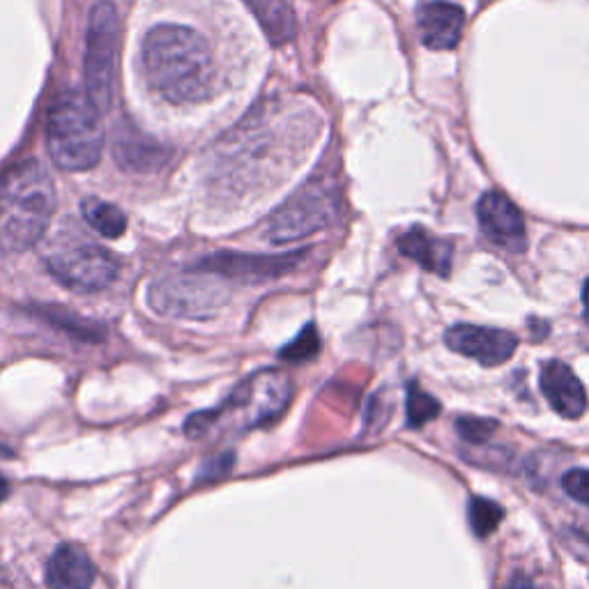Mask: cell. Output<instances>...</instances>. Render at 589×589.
<instances>
[{
	"mask_svg": "<svg viewBox=\"0 0 589 589\" xmlns=\"http://www.w3.org/2000/svg\"><path fill=\"white\" fill-rule=\"evenodd\" d=\"M31 313L42 318L44 323L54 325V327L63 330L65 334L79 338V341L97 343V341L104 338V327L102 325L86 321V318L71 313L67 309H60V307H54V304H42V307H31Z\"/></svg>",
	"mask_w": 589,
	"mask_h": 589,
	"instance_id": "ac0fdd59",
	"label": "cell"
},
{
	"mask_svg": "<svg viewBox=\"0 0 589 589\" xmlns=\"http://www.w3.org/2000/svg\"><path fill=\"white\" fill-rule=\"evenodd\" d=\"M226 281L203 273L201 267H189L185 273L168 275L151 286V307L170 318L208 321L229 302Z\"/></svg>",
	"mask_w": 589,
	"mask_h": 589,
	"instance_id": "52a82bcc",
	"label": "cell"
},
{
	"mask_svg": "<svg viewBox=\"0 0 589 589\" xmlns=\"http://www.w3.org/2000/svg\"><path fill=\"white\" fill-rule=\"evenodd\" d=\"M120 58V14L113 0H97L88 14L84 79L86 95L102 113L115 102Z\"/></svg>",
	"mask_w": 589,
	"mask_h": 589,
	"instance_id": "8992f818",
	"label": "cell"
},
{
	"mask_svg": "<svg viewBox=\"0 0 589 589\" xmlns=\"http://www.w3.org/2000/svg\"><path fill=\"white\" fill-rule=\"evenodd\" d=\"M582 318L589 327V279L585 281V288H582Z\"/></svg>",
	"mask_w": 589,
	"mask_h": 589,
	"instance_id": "4316f807",
	"label": "cell"
},
{
	"mask_svg": "<svg viewBox=\"0 0 589 589\" xmlns=\"http://www.w3.org/2000/svg\"><path fill=\"white\" fill-rule=\"evenodd\" d=\"M267 40L275 46H284L294 37V12L288 0H244Z\"/></svg>",
	"mask_w": 589,
	"mask_h": 589,
	"instance_id": "e0dca14e",
	"label": "cell"
},
{
	"mask_svg": "<svg viewBox=\"0 0 589 589\" xmlns=\"http://www.w3.org/2000/svg\"><path fill=\"white\" fill-rule=\"evenodd\" d=\"M468 515H470L473 532L477 536L486 538V536H490L500 527V523L504 519V509L493 500L473 498L470 507H468Z\"/></svg>",
	"mask_w": 589,
	"mask_h": 589,
	"instance_id": "ffe728a7",
	"label": "cell"
},
{
	"mask_svg": "<svg viewBox=\"0 0 589 589\" xmlns=\"http://www.w3.org/2000/svg\"><path fill=\"white\" fill-rule=\"evenodd\" d=\"M81 212H84L86 224L95 233H100L102 237L115 240V237H120L122 233L127 231L125 212H122L118 205H113L109 201L97 199V196H88V199L81 201Z\"/></svg>",
	"mask_w": 589,
	"mask_h": 589,
	"instance_id": "d6986e66",
	"label": "cell"
},
{
	"mask_svg": "<svg viewBox=\"0 0 589 589\" xmlns=\"http://www.w3.org/2000/svg\"><path fill=\"white\" fill-rule=\"evenodd\" d=\"M338 214V193L325 178H313L267 221V237L275 244L300 242L327 229Z\"/></svg>",
	"mask_w": 589,
	"mask_h": 589,
	"instance_id": "ba28073f",
	"label": "cell"
},
{
	"mask_svg": "<svg viewBox=\"0 0 589 589\" xmlns=\"http://www.w3.org/2000/svg\"><path fill=\"white\" fill-rule=\"evenodd\" d=\"M507 589H536V587H534V582H532L527 576L515 574V576L511 578V582H509Z\"/></svg>",
	"mask_w": 589,
	"mask_h": 589,
	"instance_id": "484cf974",
	"label": "cell"
},
{
	"mask_svg": "<svg viewBox=\"0 0 589 589\" xmlns=\"http://www.w3.org/2000/svg\"><path fill=\"white\" fill-rule=\"evenodd\" d=\"M42 260L56 281L79 292L104 290L120 277V260L71 221L46 240Z\"/></svg>",
	"mask_w": 589,
	"mask_h": 589,
	"instance_id": "5b68a950",
	"label": "cell"
},
{
	"mask_svg": "<svg viewBox=\"0 0 589 589\" xmlns=\"http://www.w3.org/2000/svg\"><path fill=\"white\" fill-rule=\"evenodd\" d=\"M8 493H10V484H8V479L3 475H0V502L8 498Z\"/></svg>",
	"mask_w": 589,
	"mask_h": 589,
	"instance_id": "83f0119b",
	"label": "cell"
},
{
	"mask_svg": "<svg viewBox=\"0 0 589 589\" xmlns=\"http://www.w3.org/2000/svg\"><path fill=\"white\" fill-rule=\"evenodd\" d=\"M46 143L52 159L63 170L97 166L104 147L102 111L81 90H63L46 115Z\"/></svg>",
	"mask_w": 589,
	"mask_h": 589,
	"instance_id": "277c9868",
	"label": "cell"
},
{
	"mask_svg": "<svg viewBox=\"0 0 589 589\" xmlns=\"http://www.w3.org/2000/svg\"><path fill=\"white\" fill-rule=\"evenodd\" d=\"M143 77L170 104L203 102L214 90V60L201 33L162 23L141 46Z\"/></svg>",
	"mask_w": 589,
	"mask_h": 589,
	"instance_id": "6da1fadb",
	"label": "cell"
},
{
	"mask_svg": "<svg viewBox=\"0 0 589 589\" xmlns=\"http://www.w3.org/2000/svg\"><path fill=\"white\" fill-rule=\"evenodd\" d=\"M0 456H10V449H5V447H0Z\"/></svg>",
	"mask_w": 589,
	"mask_h": 589,
	"instance_id": "f1b7e54d",
	"label": "cell"
},
{
	"mask_svg": "<svg viewBox=\"0 0 589 589\" xmlns=\"http://www.w3.org/2000/svg\"><path fill=\"white\" fill-rule=\"evenodd\" d=\"M318 353H321V336H318L315 325H307L279 355L286 362L300 364V362H309V359L318 357Z\"/></svg>",
	"mask_w": 589,
	"mask_h": 589,
	"instance_id": "7402d4cb",
	"label": "cell"
},
{
	"mask_svg": "<svg viewBox=\"0 0 589 589\" xmlns=\"http://www.w3.org/2000/svg\"><path fill=\"white\" fill-rule=\"evenodd\" d=\"M456 431L465 442H470V445H484V442L490 440V435L498 431V422L468 414L456 420Z\"/></svg>",
	"mask_w": 589,
	"mask_h": 589,
	"instance_id": "603a6c76",
	"label": "cell"
},
{
	"mask_svg": "<svg viewBox=\"0 0 589 589\" xmlns=\"http://www.w3.org/2000/svg\"><path fill=\"white\" fill-rule=\"evenodd\" d=\"M442 405L435 397L426 394L424 389L416 387V382H410L408 387V426L410 429H420L429 422H433L440 414Z\"/></svg>",
	"mask_w": 589,
	"mask_h": 589,
	"instance_id": "44dd1931",
	"label": "cell"
},
{
	"mask_svg": "<svg viewBox=\"0 0 589 589\" xmlns=\"http://www.w3.org/2000/svg\"><path fill=\"white\" fill-rule=\"evenodd\" d=\"M231 465H233V454H224V456H219V458H210V463L203 465L201 479H214L219 475H224V473L231 470Z\"/></svg>",
	"mask_w": 589,
	"mask_h": 589,
	"instance_id": "d4e9b609",
	"label": "cell"
},
{
	"mask_svg": "<svg viewBox=\"0 0 589 589\" xmlns=\"http://www.w3.org/2000/svg\"><path fill=\"white\" fill-rule=\"evenodd\" d=\"M48 589H90L95 582V564L77 544H60L46 562Z\"/></svg>",
	"mask_w": 589,
	"mask_h": 589,
	"instance_id": "9a60e30c",
	"label": "cell"
},
{
	"mask_svg": "<svg viewBox=\"0 0 589 589\" xmlns=\"http://www.w3.org/2000/svg\"><path fill=\"white\" fill-rule=\"evenodd\" d=\"M564 493L580 504H589V470H571L562 479Z\"/></svg>",
	"mask_w": 589,
	"mask_h": 589,
	"instance_id": "cb8c5ba5",
	"label": "cell"
},
{
	"mask_svg": "<svg viewBox=\"0 0 589 589\" xmlns=\"http://www.w3.org/2000/svg\"><path fill=\"white\" fill-rule=\"evenodd\" d=\"M56 185L35 157L14 162L0 176V254L33 249L56 212Z\"/></svg>",
	"mask_w": 589,
	"mask_h": 589,
	"instance_id": "7a4b0ae2",
	"label": "cell"
},
{
	"mask_svg": "<svg viewBox=\"0 0 589 589\" xmlns=\"http://www.w3.org/2000/svg\"><path fill=\"white\" fill-rule=\"evenodd\" d=\"M113 157L115 164L127 174H155L170 159V151L151 134L125 122V125L115 130Z\"/></svg>",
	"mask_w": 589,
	"mask_h": 589,
	"instance_id": "7c38bea8",
	"label": "cell"
},
{
	"mask_svg": "<svg viewBox=\"0 0 589 589\" xmlns=\"http://www.w3.org/2000/svg\"><path fill=\"white\" fill-rule=\"evenodd\" d=\"M304 252L286 254H240V252H216L203 258L196 267L203 273L221 277L224 281H265L292 273L304 260Z\"/></svg>",
	"mask_w": 589,
	"mask_h": 589,
	"instance_id": "9c48e42d",
	"label": "cell"
},
{
	"mask_svg": "<svg viewBox=\"0 0 589 589\" xmlns=\"http://www.w3.org/2000/svg\"><path fill=\"white\" fill-rule=\"evenodd\" d=\"M416 23H420L424 46L433 48V52H449V48L458 46L463 37L465 12L454 3L435 0V3H429L420 10Z\"/></svg>",
	"mask_w": 589,
	"mask_h": 589,
	"instance_id": "5bb4252c",
	"label": "cell"
},
{
	"mask_svg": "<svg viewBox=\"0 0 589 589\" xmlns=\"http://www.w3.org/2000/svg\"><path fill=\"white\" fill-rule=\"evenodd\" d=\"M542 391L551 408L564 420H578L587 410V394L578 376L564 362H546L542 368Z\"/></svg>",
	"mask_w": 589,
	"mask_h": 589,
	"instance_id": "4fadbf2b",
	"label": "cell"
},
{
	"mask_svg": "<svg viewBox=\"0 0 589 589\" xmlns=\"http://www.w3.org/2000/svg\"><path fill=\"white\" fill-rule=\"evenodd\" d=\"M447 346L470 359H477L484 366H498L511 359V355L519 348V338L511 332L496 330V327H477V325H454L447 336Z\"/></svg>",
	"mask_w": 589,
	"mask_h": 589,
	"instance_id": "8fae6325",
	"label": "cell"
},
{
	"mask_svg": "<svg viewBox=\"0 0 589 589\" xmlns=\"http://www.w3.org/2000/svg\"><path fill=\"white\" fill-rule=\"evenodd\" d=\"M292 397V382L284 371L265 368L242 380L231 397L214 410H205L187 420V435H242L269 426L286 412Z\"/></svg>",
	"mask_w": 589,
	"mask_h": 589,
	"instance_id": "3957f363",
	"label": "cell"
},
{
	"mask_svg": "<svg viewBox=\"0 0 589 589\" xmlns=\"http://www.w3.org/2000/svg\"><path fill=\"white\" fill-rule=\"evenodd\" d=\"M477 216L484 235L507 252H523L527 247L525 219L502 191H488L477 203Z\"/></svg>",
	"mask_w": 589,
	"mask_h": 589,
	"instance_id": "30bf717a",
	"label": "cell"
},
{
	"mask_svg": "<svg viewBox=\"0 0 589 589\" xmlns=\"http://www.w3.org/2000/svg\"><path fill=\"white\" fill-rule=\"evenodd\" d=\"M399 252L414 260L416 265H422L429 273L437 275V277H449L452 273V244H447L445 240L433 237L429 231L424 229H410L405 231L399 240H397Z\"/></svg>",
	"mask_w": 589,
	"mask_h": 589,
	"instance_id": "2e32d148",
	"label": "cell"
}]
</instances>
